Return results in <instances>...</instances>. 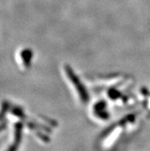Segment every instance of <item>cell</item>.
<instances>
[{
    "label": "cell",
    "mask_w": 150,
    "mask_h": 151,
    "mask_svg": "<svg viewBox=\"0 0 150 151\" xmlns=\"http://www.w3.org/2000/svg\"><path fill=\"white\" fill-rule=\"evenodd\" d=\"M106 103L104 101H98L93 106V112L99 118L106 120L108 118L109 114L106 111Z\"/></svg>",
    "instance_id": "obj_3"
},
{
    "label": "cell",
    "mask_w": 150,
    "mask_h": 151,
    "mask_svg": "<svg viewBox=\"0 0 150 151\" xmlns=\"http://www.w3.org/2000/svg\"><path fill=\"white\" fill-rule=\"evenodd\" d=\"M140 93H141V94L144 96V97H148V96L149 95V90L146 88H141Z\"/></svg>",
    "instance_id": "obj_5"
},
{
    "label": "cell",
    "mask_w": 150,
    "mask_h": 151,
    "mask_svg": "<svg viewBox=\"0 0 150 151\" xmlns=\"http://www.w3.org/2000/svg\"><path fill=\"white\" fill-rule=\"evenodd\" d=\"M33 58L32 51L29 48H24L20 51L18 55V58L20 65L25 69L30 68L32 65V60Z\"/></svg>",
    "instance_id": "obj_2"
},
{
    "label": "cell",
    "mask_w": 150,
    "mask_h": 151,
    "mask_svg": "<svg viewBox=\"0 0 150 151\" xmlns=\"http://www.w3.org/2000/svg\"><path fill=\"white\" fill-rule=\"evenodd\" d=\"M65 71L67 77L70 80V82L71 83V84L75 88V91H76L77 94L79 96L81 102L88 103V101H89V94H88V91L84 88V84H82L76 74L74 73V71H73L69 65H65Z\"/></svg>",
    "instance_id": "obj_1"
},
{
    "label": "cell",
    "mask_w": 150,
    "mask_h": 151,
    "mask_svg": "<svg viewBox=\"0 0 150 151\" xmlns=\"http://www.w3.org/2000/svg\"><path fill=\"white\" fill-rule=\"evenodd\" d=\"M107 97L110 100H117L121 97V94L119 91L115 88H110L107 91Z\"/></svg>",
    "instance_id": "obj_4"
}]
</instances>
